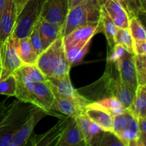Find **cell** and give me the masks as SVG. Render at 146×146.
Instances as JSON below:
<instances>
[{
    "mask_svg": "<svg viewBox=\"0 0 146 146\" xmlns=\"http://www.w3.org/2000/svg\"><path fill=\"white\" fill-rule=\"evenodd\" d=\"M102 32L100 20L80 27L62 37L66 55L70 66L80 64L86 55L94 35Z\"/></svg>",
    "mask_w": 146,
    "mask_h": 146,
    "instance_id": "cell-1",
    "label": "cell"
},
{
    "mask_svg": "<svg viewBox=\"0 0 146 146\" xmlns=\"http://www.w3.org/2000/svg\"><path fill=\"white\" fill-rule=\"evenodd\" d=\"M13 74L17 81L15 97L24 102L34 104L45 111L48 115H56L51 113L54 95L46 81L42 82L27 81L17 70Z\"/></svg>",
    "mask_w": 146,
    "mask_h": 146,
    "instance_id": "cell-2",
    "label": "cell"
},
{
    "mask_svg": "<svg viewBox=\"0 0 146 146\" xmlns=\"http://www.w3.org/2000/svg\"><path fill=\"white\" fill-rule=\"evenodd\" d=\"M36 65L46 78H58L69 74L71 66L64 49L62 37H59L37 58Z\"/></svg>",
    "mask_w": 146,
    "mask_h": 146,
    "instance_id": "cell-3",
    "label": "cell"
},
{
    "mask_svg": "<svg viewBox=\"0 0 146 146\" xmlns=\"http://www.w3.org/2000/svg\"><path fill=\"white\" fill-rule=\"evenodd\" d=\"M38 108L21 100L13 101L0 123V146H10L14 135Z\"/></svg>",
    "mask_w": 146,
    "mask_h": 146,
    "instance_id": "cell-4",
    "label": "cell"
},
{
    "mask_svg": "<svg viewBox=\"0 0 146 146\" xmlns=\"http://www.w3.org/2000/svg\"><path fill=\"white\" fill-rule=\"evenodd\" d=\"M101 4L98 0H84L68 10L66 21L61 29L64 37L80 27L100 20Z\"/></svg>",
    "mask_w": 146,
    "mask_h": 146,
    "instance_id": "cell-5",
    "label": "cell"
},
{
    "mask_svg": "<svg viewBox=\"0 0 146 146\" xmlns=\"http://www.w3.org/2000/svg\"><path fill=\"white\" fill-rule=\"evenodd\" d=\"M113 132L125 146H138L141 134L138 121L128 109L125 110L123 113L114 115Z\"/></svg>",
    "mask_w": 146,
    "mask_h": 146,
    "instance_id": "cell-6",
    "label": "cell"
},
{
    "mask_svg": "<svg viewBox=\"0 0 146 146\" xmlns=\"http://www.w3.org/2000/svg\"><path fill=\"white\" fill-rule=\"evenodd\" d=\"M46 0H28L17 17L11 35L17 39L28 37L41 16Z\"/></svg>",
    "mask_w": 146,
    "mask_h": 146,
    "instance_id": "cell-7",
    "label": "cell"
},
{
    "mask_svg": "<svg viewBox=\"0 0 146 146\" xmlns=\"http://www.w3.org/2000/svg\"><path fill=\"white\" fill-rule=\"evenodd\" d=\"M15 41L16 38L11 34L1 43L0 57L1 71L0 80L12 74L24 64L16 51Z\"/></svg>",
    "mask_w": 146,
    "mask_h": 146,
    "instance_id": "cell-8",
    "label": "cell"
},
{
    "mask_svg": "<svg viewBox=\"0 0 146 146\" xmlns=\"http://www.w3.org/2000/svg\"><path fill=\"white\" fill-rule=\"evenodd\" d=\"M46 81L54 96L68 98L86 106L91 103L89 100L81 95L78 90L74 88L70 80L69 74L58 78H46Z\"/></svg>",
    "mask_w": 146,
    "mask_h": 146,
    "instance_id": "cell-9",
    "label": "cell"
},
{
    "mask_svg": "<svg viewBox=\"0 0 146 146\" xmlns=\"http://www.w3.org/2000/svg\"><path fill=\"white\" fill-rule=\"evenodd\" d=\"M68 10V0H46L40 17L62 29Z\"/></svg>",
    "mask_w": 146,
    "mask_h": 146,
    "instance_id": "cell-10",
    "label": "cell"
},
{
    "mask_svg": "<svg viewBox=\"0 0 146 146\" xmlns=\"http://www.w3.org/2000/svg\"><path fill=\"white\" fill-rule=\"evenodd\" d=\"M115 65L122 82L130 89L135 92L138 84L135 67L134 54L129 52L127 53L115 63Z\"/></svg>",
    "mask_w": 146,
    "mask_h": 146,
    "instance_id": "cell-11",
    "label": "cell"
},
{
    "mask_svg": "<svg viewBox=\"0 0 146 146\" xmlns=\"http://www.w3.org/2000/svg\"><path fill=\"white\" fill-rule=\"evenodd\" d=\"M69 117H61V120L53 128L41 135H35L28 141L32 146H58L64 130Z\"/></svg>",
    "mask_w": 146,
    "mask_h": 146,
    "instance_id": "cell-12",
    "label": "cell"
},
{
    "mask_svg": "<svg viewBox=\"0 0 146 146\" xmlns=\"http://www.w3.org/2000/svg\"><path fill=\"white\" fill-rule=\"evenodd\" d=\"M84 114L104 131H113V116L98 103H89L86 107Z\"/></svg>",
    "mask_w": 146,
    "mask_h": 146,
    "instance_id": "cell-13",
    "label": "cell"
},
{
    "mask_svg": "<svg viewBox=\"0 0 146 146\" xmlns=\"http://www.w3.org/2000/svg\"><path fill=\"white\" fill-rule=\"evenodd\" d=\"M46 115L48 114L39 108L34 111V113L23 125L19 131L13 137L10 146H22L27 145L28 141L31 138L34 127Z\"/></svg>",
    "mask_w": 146,
    "mask_h": 146,
    "instance_id": "cell-14",
    "label": "cell"
},
{
    "mask_svg": "<svg viewBox=\"0 0 146 146\" xmlns=\"http://www.w3.org/2000/svg\"><path fill=\"white\" fill-rule=\"evenodd\" d=\"M86 146L76 118L69 117L58 146Z\"/></svg>",
    "mask_w": 146,
    "mask_h": 146,
    "instance_id": "cell-15",
    "label": "cell"
},
{
    "mask_svg": "<svg viewBox=\"0 0 146 146\" xmlns=\"http://www.w3.org/2000/svg\"><path fill=\"white\" fill-rule=\"evenodd\" d=\"M76 120L86 146L98 145L104 131L92 122L84 113L76 117Z\"/></svg>",
    "mask_w": 146,
    "mask_h": 146,
    "instance_id": "cell-16",
    "label": "cell"
},
{
    "mask_svg": "<svg viewBox=\"0 0 146 146\" xmlns=\"http://www.w3.org/2000/svg\"><path fill=\"white\" fill-rule=\"evenodd\" d=\"M17 17V9L13 0H7L0 15V42H3L12 34Z\"/></svg>",
    "mask_w": 146,
    "mask_h": 146,
    "instance_id": "cell-17",
    "label": "cell"
},
{
    "mask_svg": "<svg viewBox=\"0 0 146 146\" xmlns=\"http://www.w3.org/2000/svg\"><path fill=\"white\" fill-rule=\"evenodd\" d=\"M103 5L117 28H128L129 15L120 1L118 0H106Z\"/></svg>",
    "mask_w": 146,
    "mask_h": 146,
    "instance_id": "cell-18",
    "label": "cell"
},
{
    "mask_svg": "<svg viewBox=\"0 0 146 146\" xmlns=\"http://www.w3.org/2000/svg\"><path fill=\"white\" fill-rule=\"evenodd\" d=\"M87 106L68 98L54 96L51 110L56 111L68 117H78L84 113Z\"/></svg>",
    "mask_w": 146,
    "mask_h": 146,
    "instance_id": "cell-19",
    "label": "cell"
},
{
    "mask_svg": "<svg viewBox=\"0 0 146 146\" xmlns=\"http://www.w3.org/2000/svg\"><path fill=\"white\" fill-rule=\"evenodd\" d=\"M41 37L43 51L61 36V29L58 26L49 22L39 17L36 22Z\"/></svg>",
    "mask_w": 146,
    "mask_h": 146,
    "instance_id": "cell-20",
    "label": "cell"
},
{
    "mask_svg": "<svg viewBox=\"0 0 146 146\" xmlns=\"http://www.w3.org/2000/svg\"><path fill=\"white\" fill-rule=\"evenodd\" d=\"M15 48L23 64H36L38 55L33 48L29 36L19 39L16 38Z\"/></svg>",
    "mask_w": 146,
    "mask_h": 146,
    "instance_id": "cell-21",
    "label": "cell"
},
{
    "mask_svg": "<svg viewBox=\"0 0 146 146\" xmlns=\"http://www.w3.org/2000/svg\"><path fill=\"white\" fill-rule=\"evenodd\" d=\"M128 109L136 119L146 117V84L138 86L133 101Z\"/></svg>",
    "mask_w": 146,
    "mask_h": 146,
    "instance_id": "cell-22",
    "label": "cell"
},
{
    "mask_svg": "<svg viewBox=\"0 0 146 146\" xmlns=\"http://www.w3.org/2000/svg\"><path fill=\"white\" fill-rule=\"evenodd\" d=\"M100 22L101 25L102 32L104 33L108 41V46L112 48L115 44V35L117 27L108 15L104 6L101 5V12H100Z\"/></svg>",
    "mask_w": 146,
    "mask_h": 146,
    "instance_id": "cell-23",
    "label": "cell"
},
{
    "mask_svg": "<svg viewBox=\"0 0 146 146\" xmlns=\"http://www.w3.org/2000/svg\"><path fill=\"white\" fill-rule=\"evenodd\" d=\"M17 71L27 81L31 82H42L46 81V78L40 71L36 64H23Z\"/></svg>",
    "mask_w": 146,
    "mask_h": 146,
    "instance_id": "cell-24",
    "label": "cell"
},
{
    "mask_svg": "<svg viewBox=\"0 0 146 146\" xmlns=\"http://www.w3.org/2000/svg\"><path fill=\"white\" fill-rule=\"evenodd\" d=\"M95 102L98 103L101 107L108 111L113 116L123 113L126 110V108L123 106L119 100L115 96L105 97Z\"/></svg>",
    "mask_w": 146,
    "mask_h": 146,
    "instance_id": "cell-25",
    "label": "cell"
},
{
    "mask_svg": "<svg viewBox=\"0 0 146 146\" xmlns=\"http://www.w3.org/2000/svg\"><path fill=\"white\" fill-rule=\"evenodd\" d=\"M115 44L122 45L131 54H133V38L130 33L129 29L117 28L115 35Z\"/></svg>",
    "mask_w": 146,
    "mask_h": 146,
    "instance_id": "cell-26",
    "label": "cell"
},
{
    "mask_svg": "<svg viewBox=\"0 0 146 146\" xmlns=\"http://www.w3.org/2000/svg\"><path fill=\"white\" fill-rule=\"evenodd\" d=\"M128 29L133 40L146 41V31L141 21L135 16L130 17Z\"/></svg>",
    "mask_w": 146,
    "mask_h": 146,
    "instance_id": "cell-27",
    "label": "cell"
},
{
    "mask_svg": "<svg viewBox=\"0 0 146 146\" xmlns=\"http://www.w3.org/2000/svg\"><path fill=\"white\" fill-rule=\"evenodd\" d=\"M16 89L17 81L13 74L0 80V95L15 96Z\"/></svg>",
    "mask_w": 146,
    "mask_h": 146,
    "instance_id": "cell-28",
    "label": "cell"
},
{
    "mask_svg": "<svg viewBox=\"0 0 146 146\" xmlns=\"http://www.w3.org/2000/svg\"><path fill=\"white\" fill-rule=\"evenodd\" d=\"M138 85L146 84V55H134Z\"/></svg>",
    "mask_w": 146,
    "mask_h": 146,
    "instance_id": "cell-29",
    "label": "cell"
},
{
    "mask_svg": "<svg viewBox=\"0 0 146 146\" xmlns=\"http://www.w3.org/2000/svg\"><path fill=\"white\" fill-rule=\"evenodd\" d=\"M125 146L113 131H104L98 146Z\"/></svg>",
    "mask_w": 146,
    "mask_h": 146,
    "instance_id": "cell-30",
    "label": "cell"
},
{
    "mask_svg": "<svg viewBox=\"0 0 146 146\" xmlns=\"http://www.w3.org/2000/svg\"><path fill=\"white\" fill-rule=\"evenodd\" d=\"M128 53V51L119 44H115L109 51L107 56V62L108 63H116L118 60L125 54Z\"/></svg>",
    "mask_w": 146,
    "mask_h": 146,
    "instance_id": "cell-31",
    "label": "cell"
},
{
    "mask_svg": "<svg viewBox=\"0 0 146 146\" xmlns=\"http://www.w3.org/2000/svg\"><path fill=\"white\" fill-rule=\"evenodd\" d=\"M29 38L30 42H31L33 48H34L35 52L37 54V55L38 56L43 51V48L41 37H40L39 32H38V27H37L36 23L34 24V27H33L32 30H31V33L29 35Z\"/></svg>",
    "mask_w": 146,
    "mask_h": 146,
    "instance_id": "cell-32",
    "label": "cell"
},
{
    "mask_svg": "<svg viewBox=\"0 0 146 146\" xmlns=\"http://www.w3.org/2000/svg\"><path fill=\"white\" fill-rule=\"evenodd\" d=\"M139 128L141 138L139 140L138 146H145L146 143V117H139L137 119Z\"/></svg>",
    "mask_w": 146,
    "mask_h": 146,
    "instance_id": "cell-33",
    "label": "cell"
},
{
    "mask_svg": "<svg viewBox=\"0 0 146 146\" xmlns=\"http://www.w3.org/2000/svg\"><path fill=\"white\" fill-rule=\"evenodd\" d=\"M134 55H146V41L133 40Z\"/></svg>",
    "mask_w": 146,
    "mask_h": 146,
    "instance_id": "cell-34",
    "label": "cell"
},
{
    "mask_svg": "<svg viewBox=\"0 0 146 146\" xmlns=\"http://www.w3.org/2000/svg\"><path fill=\"white\" fill-rule=\"evenodd\" d=\"M27 1H28V0H13V2L15 5L16 9H17V16L19 15Z\"/></svg>",
    "mask_w": 146,
    "mask_h": 146,
    "instance_id": "cell-35",
    "label": "cell"
},
{
    "mask_svg": "<svg viewBox=\"0 0 146 146\" xmlns=\"http://www.w3.org/2000/svg\"><path fill=\"white\" fill-rule=\"evenodd\" d=\"M6 101L7 100H4V101H2L0 103V123H1V121L4 118V117L5 116L6 113H7V111H8L9 108L10 107V105L8 106H7L5 105Z\"/></svg>",
    "mask_w": 146,
    "mask_h": 146,
    "instance_id": "cell-36",
    "label": "cell"
},
{
    "mask_svg": "<svg viewBox=\"0 0 146 146\" xmlns=\"http://www.w3.org/2000/svg\"><path fill=\"white\" fill-rule=\"evenodd\" d=\"M84 1V0H68V9H71L72 7H75V6H76L77 4H80L81 2H82V1Z\"/></svg>",
    "mask_w": 146,
    "mask_h": 146,
    "instance_id": "cell-37",
    "label": "cell"
},
{
    "mask_svg": "<svg viewBox=\"0 0 146 146\" xmlns=\"http://www.w3.org/2000/svg\"><path fill=\"white\" fill-rule=\"evenodd\" d=\"M139 2L140 6H141V10H142L143 13L145 14V5H146V0H138Z\"/></svg>",
    "mask_w": 146,
    "mask_h": 146,
    "instance_id": "cell-38",
    "label": "cell"
},
{
    "mask_svg": "<svg viewBox=\"0 0 146 146\" xmlns=\"http://www.w3.org/2000/svg\"><path fill=\"white\" fill-rule=\"evenodd\" d=\"M7 0H0V15L2 13L4 7H5L6 4H7Z\"/></svg>",
    "mask_w": 146,
    "mask_h": 146,
    "instance_id": "cell-39",
    "label": "cell"
},
{
    "mask_svg": "<svg viewBox=\"0 0 146 146\" xmlns=\"http://www.w3.org/2000/svg\"><path fill=\"white\" fill-rule=\"evenodd\" d=\"M98 2H99V4H101V5H102V4H104V3L105 2L106 0H98Z\"/></svg>",
    "mask_w": 146,
    "mask_h": 146,
    "instance_id": "cell-40",
    "label": "cell"
},
{
    "mask_svg": "<svg viewBox=\"0 0 146 146\" xmlns=\"http://www.w3.org/2000/svg\"><path fill=\"white\" fill-rule=\"evenodd\" d=\"M1 43L0 42V46H1ZM1 57H0V74H1Z\"/></svg>",
    "mask_w": 146,
    "mask_h": 146,
    "instance_id": "cell-41",
    "label": "cell"
},
{
    "mask_svg": "<svg viewBox=\"0 0 146 146\" xmlns=\"http://www.w3.org/2000/svg\"><path fill=\"white\" fill-rule=\"evenodd\" d=\"M118 1H120V2H121V3H122V2H123V1H126V0H118Z\"/></svg>",
    "mask_w": 146,
    "mask_h": 146,
    "instance_id": "cell-42",
    "label": "cell"
}]
</instances>
